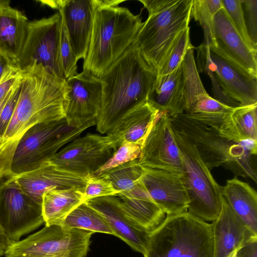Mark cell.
Here are the masks:
<instances>
[{
  "label": "cell",
  "mask_w": 257,
  "mask_h": 257,
  "mask_svg": "<svg viewBox=\"0 0 257 257\" xmlns=\"http://www.w3.org/2000/svg\"><path fill=\"white\" fill-rule=\"evenodd\" d=\"M214 35L215 48L257 79V51L251 49L243 40L223 8L214 16Z\"/></svg>",
  "instance_id": "d6986e66"
},
{
  "label": "cell",
  "mask_w": 257,
  "mask_h": 257,
  "mask_svg": "<svg viewBox=\"0 0 257 257\" xmlns=\"http://www.w3.org/2000/svg\"><path fill=\"white\" fill-rule=\"evenodd\" d=\"M83 70L100 78L135 42L143 25L139 15L119 7V0H95Z\"/></svg>",
  "instance_id": "3957f363"
},
{
  "label": "cell",
  "mask_w": 257,
  "mask_h": 257,
  "mask_svg": "<svg viewBox=\"0 0 257 257\" xmlns=\"http://www.w3.org/2000/svg\"><path fill=\"white\" fill-rule=\"evenodd\" d=\"M242 8L249 38L257 49V0H242Z\"/></svg>",
  "instance_id": "f35d334b"
},
{
  "label": "cell",
  "mask_w": 257,
  "mask_h": 257,
  "mask_svg": "<svg viewBox=\"0 0 257 257\" xmlns=\"http://www.w3.org/2000/svg\"><path fill=\"white\" fill-rule=\"evenodd\" d=\"M223 8L221 0H193L191 16L201 26L205 45L215 48L214 35V18Z\"/></svg>",
  "instance_id": "f1b7e54d"
},
{
  "label": "cell",
  "mask_w": 257,
  "mask_h": 257,
  "mask_svg": "<svg viewBox=\"0 0 257 257\" xmlns=\"http://www.w3.org/2000/svg\"><path fill=\"white\" fill-rule=\"evenodd\" d=\"M60 23L59 12L29 21L23 47L13 65L23 70L34 63L40 64L65 79L60 55Z\"/></svg>",
  "instance_id": "30bf717a"
},
{
  "label": "cell",
  "mask_w": 257,
  "mask_h": 257,
  "mask_svg": "<svg viewBox=\"0 0 257 257\" xmlns=\"http://www.w3.org/2000/svg\"><path fill=\"white\" fill-rule=\"evenodd\" d=\"M29 21L11 7L0 11V55L13 65L25 39Z\"/></svg>",
  "instance_id": "d4e9b609"
},
{
  "label": "cell",
  "mask_w": 257,
  "mask_h": 257,
  "mask_svg": "<svg viewBox=\"0 0 257 257\" xmlns=\"http://www.w3.org/2000/svg\"><path fill=\"white\" fill-rule=\"evenodd\" d=\"M10 63L5 58L0 55V79Z\"/></svg>",
  "instance_id": "7bdbcfd3"
},
{
  "label": "cell",
  "mask_w": 257,
  "mask_h": 257,
  "mask_svg": "<svg viewBox=\"0 0 257 257\" xmlns=\"http://www.w3.org/2000/svg\"><path fill=\"white\" fill-rule=\"evenodd\" d=\"M14 86L13 87V88H12L11 91L9 92V94L7 95V96L6 97H5L3 100L0 101V113L4 107V106H5V104L6 103V102L8 100L9 98H10L11 94L12 92Z\"/></svg>",
  "instance_id": "ee69618b"
},
{
  "label": "cell",
  "mask_w": 257,
  "mask_h": 257,
  "mask_svg": "<svg viewBox=\"0 0 257 257\" xmlns=\"http://www.w3.org/2000/svg\"><path fill=\"white\" fill-rule=\"evenodd\" d=\"M211 67L223 93L240 105L257 103V79L209 47Z\"/></svg>",
  "instance_id": "e0dca14e"
},
{
  "label": "cell",
  "mask_w": 257,
  "mask_h": 257,
  "mask_svg": "<svg viewBox=\"0 0 257 257\" xmlns=\"http://www.w3.org/2000/svg\"><path fill=\"white\" fill-rule=\"evenodd\" d=\"M85 203L105 219L113 235L120 238L134 250L144 254L150 232L138 225L120 205L115 195L100 197Z\"/></svg>",
  "instance_id": "ac0fdd59"
},
{
  "label": "cell",
  "mask_w": 257,
  "mask_h": 257,
  "mask_svg": "<svg viewBox=\"0 0 257 257\" xmlns=\"http://www.w3.org/2000/svg\"><path fill=\"white\" fill-rule=\"evenodd\" d=\"M141 147L139 161L142 166L182 175L181 156L171 118L166 113L158 112Z\"/></svg>",
  "instance_id": "4fadbf2b"
},
{
  "label": "cell",
  "mask_w": 257,
  "mask_h": 257,
  "mask_svg": "<svg viewBox=\"0 0 257 257\" xmlns=\"http://www.w3.org/2000/svg\"><path fill=\"white\" fill-rule=\"evenodd\" d=\"M238 249H237V250H234L233 252H232L229 255V256L228 257H236V252H237V251L238 250Z\"/></svg>",
  "instance_id": "bcb514c9"
},
{
  "label": "cell",
  "mask_w": 257,
  "mask_h": 257,
  "mask_svg": "<svg viewBox=\"0 0 257 257\" xmlns=\"http://www.w3.org/2000/svg\"><path fill=\"white\" fill-rule=\"evenodd\" d=\"M213 257H228L251 239L257 237L232 210L222 196L219 215L211 224Z\"/></svg>",
  "instance_id": "ffe728a7"
},
{
  "label": "cell",
  "mask_w": 257,
  "mask_h": 257,
  "mask_svg": "<svg viewBox=\"0 0 257 257\" xmlns=\"http://www.w3.org/2000/svg\"><path fill=\"white\" fill-rule=\"evenodd\" d=\"M22 75L15 83L10 98L0 113V139H2L14 112L20 93Z\"/></svg>",
  "instance_id": "74e56055"
},
{
  "label": "cell",
  "mask_w": 257,
  "mask_h": 257,
  "mask_svg": "<svg viewBox=\"0 0 257 257\" xmlns=\"http://www.w3.org/2000/svg\"><path fill=\"white\" fill-rule=\"evenodd\" d=\"M10 1L0 0V11L10 7Z\"/></svg>",
  "instance_id": "f6af8a7d"
},
{
  "label": "cell",
  "mask_w": 257,
  "mask_h": 257,
  "mask_svg": "<svg viewBox=\"0 0 257 257\" xmlns=\"http://www.w3.org/2000/svg\"><path fill=\"white\" fill-rule=\"evenodd\" d=\"M89 127H70L65 118L33 126L17 147L12 162V175L38 168Z\"/></svg>",
  "instance_id": "ba28073f"
},
{
  "label": "cell",
  "mask_w": 257,
  "mask_h": 257,
  "mask_svg": "<svg viewBox=\"0 0 257 257\" xmlns=\"http://www.w3.org/2000/svg\"><path fill=\"white\" fill-rule=\"evenodd\" d=\"M115 196L129 217L148 232L154 230L166 218L165 213L152 199L141 180L132 189Z\"/></svg>",
  "instance_id": "7402d4cb"
},
{
  "label": "cell",
  "mask_w": 257,
  "mask_h": 257,
  "mask_svg": "<svg viewBox=\"0 0 257 257\" xmlns=\"http://www.w3.org/2000/svg\"><path fill=\"white\" fill-rule=\"evenodd\" d=\"M93 232L45 225L7 248L5 257H85Z\"/></svg>",
  "instance_id": "9c48e42d"
},
{
  "label": "cell",
  "mask_w": 257,
  "mask_h": 257,
  "mask_svg": "<svg viewBox=\"0 0 257 257\" xmlns=\"http://www.w3.org/2000/svg\"><path fill=\"white\" fill-rule=\"evenodd\" d=\"M68 102L65 118L72 127L96 125L102 98L100 79L84 71L67 79Z\"/></svg>",
  "instance_id": "5bb4252c"
},
{
  "label": "cell",
  "mask_w": 257,
  "mask_h": 257,
  "mask_svg": "<svg viewBox=\"0 0 257 257\" xmlns=\"http://www.w3.org/2000/svg\"><path fill=\"white\" fill-rule=\"evenodd\" d=\"M222 196L234 212L257 233V194L248 184L236 177L221 187Z\"/></svg>",
  "instance_id": "484cf974"
},
{
  "label": "cell",
  "mask_w": 257,
  "mask_h": 257,
  "mask_svg": "<svg viewBox=\"0 0 257 257\" xmlns=\"http://www.w3.org/2000/svg\"><path fill=\"white\" fill-rule=\"evenodd\" d=\"M95 0H60L62 16L78 61L85 59L90 42Z\"/></svg>",
  "instance_id": "44dd1931"
},
{
  "label": "cell",
  "mask_w": 257,
  "mask_h": 257,
  "mask_svg": "<svg viewBox=\"0 0 257 257\" xmlns=\"http://www.w3.org/2000/svg\"><path fill=\"white\" fill-rule=\"evenodd\" d=\"M84 189L52 190L45 192L41 203L42 214L45 225H61L65 218L75 208L85 202Z\"/></svg>",
  "instance_id": "4316f807"
},
{
  "label": "cell",
  "mask_w": 257,
  "mask_h": 257,
  "mask_svg": "<svg viewBox=\"0 0 257 257\" xmlns=\"http://www.w3.org/2000/svg\"><path fill=\"white\" fill-rule=\"evenodd\" d=\"M21 70L20 93L0 146V178L12 175L13 158L26 132L36 124L64 118L68 102L66 79L36 63Z\"/></svg>",
  "instance_id": "6da1fadb"
},
{
  "label": "cell",
  "mask_w": 257,
  "mask_h": 257,
  "mask_svg": "<svg viewBox=\"0 0 257 257\" xmlns=\"http://www.w3.org/2000/svg\"><path fill=\"white\" fill-rule=\"evenodd\" d=\"M89 176L63 170L48 161L34 170L11 176L23 192L41 205L45 192L55 189H84Z\"/></svg>",
  "instance_id": "9a60e30c"
},
{
  "label": "cell",
  "mask_w": 257,
  "mask_h": 257,
  "mask_svg": "<svg viewBox=\"0 0 257 257\" xmlns=\"http://www.w3.org/2000/svg\"><path fill=\"white\" fill-rule=\"evenodd\" d=\"M119 193L109 181L100 177L90 176L83 190L85 202L95 198L114 196Z\"/></svg>",
  "instance_id": "8d00e7d4"
},
{
  "label": "cell",
  "mask_w": 257,
  "mask_h": 257,
  "mask_svg": "<svg viewBox=\"0 0 257 257\" xmlns=\"http://www.w3.org/2000/svg\"><path fill=\"white\" fill-rule=\"evenodd\" d=\"M144 167L139 159L123 164L106 171L98 176L110 182L119 192L132 189L141 179Z\"/></svg>",
  "instance_id": "f546056e"
},
{
  "label": "cell",
  "mask_w": 257,
  "mask_h": 257,
  "mask_svg": "<svg viewBox=\"0 0 257 257\" xmlns=\"http://www.w3.org/2000/svg\"><path fill=\"white\" fill-rule=\"evenodd\" d=\"M61 225L68 228H77L93 233L100 232L113 235L103 217L85 202L81 204L71 212Z\"/></svg>",
  "instance_id": "83f0119b"
},
{
  "label": "cell",
  "mask_w": 257,
  "mask_h": 257,
  "mask_svg": "<svg viewBox=\"0 0 257 257\" xmlns=\"http://www.w3.org/2000/svg\"><path fill=\"white\" fill-rule=\"evenodd\" d=\"M115 151L107 135L87 134L70 142L48 161L69 172L92 176Z\"/></svg>",
  "instance_id": "7c38bea8"
},
{
  "label": "cell",
  "mask_w": 257,
  "mask_h": 257,
  "mask_svg": "<svg viewBox=\"0 0 257 257\" xmlns=\"http://www.w3.org/2000/svg\"><path fill=\"white\" fill-rule=\"evenodd\" d=\"M236 257H257V237L243 245L237 251Z\"/></svg>",
  "instance_id": "60d3db41"
},
{
  "label": "cell",
  "mask_w": 257,
  "mask_h": 257,
  "mask_svg": "<svg viewBox=\"0 0 257 257\" xmlns=\"http://www.w3.org/2000/svg\"><path fill=\"white\" fill-rule=\"evenodd\" d=\"M21 70L16 66L9 65L0 79V101L9 94L21 76Z\"/></svg>",
  "instance_id": "ab89813d"
},
{
  "label": "cell",
  "mask_w": 257,
  "mask_h": 257,
  "mask_svg": "<svg viewBox=\"0 0 257 257\" xmlns=\"http://www.w3.org/2000/svg\"><path fill=\"white\" fill-rule=\"evenodd\" d=\"M141 181L166 215L187 211L190 199L182 175L144 167Z\"/></svg>",
  "instance_id": "2e32d148"
},
{
  "label": "cell",
  "mask_w": 257,
  "mask_h": 257,
  "mask_svg": "<svg viewBox=\"0 0 257 257\" xmlns=\"http://www.w3.org/2000/svg\"><path fill=\"white\" fill-rule=\"evenodd\" d=\"M192 46L189 27L182 31L175 40L156 77L166 75L175 70L181 63L187 50Z\"/></svg>",
  "instance_id": "1f68e13d"
},
{
  "label": "cell",
  "mask_w": 257,
  "mask_h": 257,
  "mask_svg": "<svg viewBox=\"0 0 257 257\" xmlns=\"http://www.w3.org/2000/svg\"><path fill=\"white\" fill-rule=\"evenodd\" d=\"M221 2L223 8L243 40L251 49L257 51V49L251 42L247 30L242 8V0H221Z\"/></svg>",
  "instance_id": "d590c367"
},
{
  "label": "cell",
  "mask_w": 257,
  "mask_h": 257,
  "mask_svg": "<svg viewBox=\"0 0 257 257\" xmlns=\"http://www.w3.org/2000/svg\"><path fill=\"white\" fill-rule=\"evenodd\" d=\"M159 111L148 101L128 110L107 133L116 150L123 141L141 146Z\"/></svg>",
  "instance_id": "603a6c76"
},
{
  "label": "cell",
  "mask_w": 257,
  "mask_h": 257,
  "mask_svg": "<svg viewBox=\"0 0 257 257\" xmlns=\"http://www.w3.org/2000/svg\"><path fill=\"white\" fill-rule=\"evenodd\" d=\"M1 144H2V139H0V146H1Z\"/></svg>",
  "instance_id": "7dc6e473"
},
{
  "label": "cell",
  "mask_w": 257,
  "mask_h": 257,
  "mask_svg": "<svg viewBox=\"0 0 257 257\" xmlns=\"http://www.w3.org/2000/svg\"><path fill=\"white\" fill-rule=\"evenodd\" d=\"M141 153V147L140 145L123 141L109 159L92 176H98L119 165L139 159Z\"/></svg>",
  "instance_id": "836d02e7"
},
{
  "label": "cell",
  "mask_w": 257,
  "mask_h": 257,
  "mask_svg": "<svg viewBox=\"0 0 257 257\" xmlns=\"http://www.w3.org/2000/svg\"><path fill=\"white\" fill-rule=\"evenodd\" d=\"M11 243L0 224V257L4 256L7 248Z\"/></svg>",
  "instance_id": "b9f144b4"
},
{
  "label": "cell",
  "mask_w": 257,
  "mask_h": 257,
  "mask_svg": "<svg viewBox=\"0 0 257 257\" xmlns=\"http://www.w3.org/2000/svg\"><path fill=\"white\" fill-rule=\"evenodd\" d=\"M196 49L197 52V63L196 62L197 70L199 73L205 72L209 76L211 81L215 99L232 107L239 106L238 103L228 98L223 93L216 82L211 67V60L209 54V46L202 43L196 48Z\"/></svg>",
  "instance_id": "d6a6232c"
},
{
  "label": "cell",
  "mask_w": 257,
  "mask_h": 257,
  "mask_svg": "<svg viewBox=\"0 0 257 257\" xmlns=\"http://www.w3.org/2000/svg\"><path fill=\"white\" fill-rule=\"evenodd\" d=\"M60 14L61 15L60 55L64 76L65 79L66 80L77 73V61L76 60L70 41L64 19L61 14L60 13Z\"/></svg>",
  "instance_id": "e575fe53"
},
{
  "label": "cell",
  "mask_w": 257,
  "mask_h": 257,
  "mask_svg": "<svg viewBox=\"0 0 257 257\" xmlns=\"http://www.w3.org/2000/svg\"><path fill=\"white\" fill-rule=\"evenodd\" d=\"M174 131L180 150L183 178L189 199L187 211L204 221H213L221 207V187L199 155L193 143Z\"/></svg>",
  "instance_id": "52a82bcc"
},
{
  "label": "cell",
  "mask_w": 257,
  "mask_h": 257,
  "mask_svg": "<svg viewBox=\"0 0 257 257\" xmlns=\"http://www.w3.org/2000/svg\"><path fill=\"white\" fill-rule=\"evenodd\" d=\"M44 223L41 205L24 193L11 176L0 178V224L10 242Z\"/></svg>",
  "instance_id": "8fae6325"
},
{
  "label": "cell",
  "mask_w": 257,
  "mask_h": 257,
  "mask_svg": "<svg viewBox=\"0 0 257 257\" xmlns=\"http://www.w3.org/2000/svg\"><path fill=\"white\" fill-rule=\"evenodd\" d=\"M170 118L173 130L193 143L210 170L222 166L235 177L249 178L256 183V140H230L184 113Z\"/></svg>",
  "instance_id": "277c9868"
},
{
  "label": "cell",
  "mask_w": 257,
  "mask_h": 257,
  "mask_svg": "<svg viewBox=\"0 0 257 257\" xmlns=\"http://www.w3.org/2000/svg\"><path fill=\"white\" fill-rule=\"evenodd\" d=\"M231 115L240 141H257V103L234 107Z\"/></svg>",
  "instance_id": "4dcf8cb0"
},
{
  "label": "cell",
  "mask_w": 257,
  "mask_h": 257,
  "mask_svg": "<svg viewBox=\"0 0 257 257\" xmlns=\"http://www.w3.org/2000/svg\"><path fill=\"white\" fill-rule=\"evenodd\" d=\"M149 15L135 44L156 73L180 33L189 27L193 0H139Z\"/></svg>",
  "instance_id": "5b68a950"
},
{
  "label": "cell",
  "mask_w": 257,
  "mask_h": 257,
  "mask_svg": "<svg viewBox=\"0 0 257 257\" xmlns=\"http://www.w3.org/2000/svg\"><path fill=\"white\" fill-rule=\"evenodd\" d=\"M211 224L190 213L166 215L150 232L144 257H213Z\"/></svg>",
  "instance_id": "8992f818"
},
{
  "label": "cell",
  "mask_w": 257,
  "mask_h": 257,
  "mask_svg": "<svg viewBox=\"0 0 257 257\" xmlns=\"http://www.w3.org/2000/svg\"><path fill=\"white\" fill-rule=\"evenodd\" d=\"M183 83L181 62L171 73L156 77L149 96V102L159 111L166 113L170 117L183 113Z\"/></svg>",
  "instance_id": "cb8c5ba5"
},
{
  "label": "cell",
  "mask_w": 257,
  "mask_h": 257,
  "mask_svg": "<svg viewBox=\"0 0 257 257\" xmlns=\"http://www.w3.org/2000/svg\"><path fill=\"white\" fill-rule=\"evenodd\" d=\"M155 78L134 42L99 78L102 92L97 131L108 133L128 110L148 101Z\"/></svg>",
  "instance_id": "7a4b0ae2"
}]
</instances>
